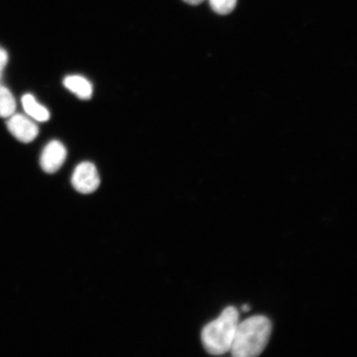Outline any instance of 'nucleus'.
<instances>
[{
	"instance_id": "obj_9",
	"label": "nucleus",
	"mask_w": 357,
	"mask_h": 357,
	"mask_svg": "<svg viewBox=\"0 0 357 357\" xmlns=\"http://www.w3.org/2000/svg\"><path fill=\"white\" fill-rule=\"evenodd\" d=\"M238 0H209L212 10L218 15H226L234 11Z\"/></svg>"
},
{
	"instance_id": "obj_5",
	"label": "nucleus",
	"mask_w": 357,
	"mask_h": 357,
	"mask_svg": "<svg viewBox=\"0 0 357 357\" xmlns=\"http://www.w3.org/2000/svg\"><path fill=\"white\" fill-rule=\"evenodd\" d=\"M66 149L59 141H52L45 146L40 164L45 172L52 174L59 169L66 159Z\"/></svg>"
},
{
	"instance_id": "obj_3",
	"label": "nucleus",
	"mask_w": 357,
	"mask_h": 357,
	"mask_svg": "<svg viewBox=\"0 0 357 357\" xmlns=\"http://www.w3.org/2000/svg\"><path fill=\"white\" fill-rule=\"evenodd\" d=\"M71 183L75 190L84 195L91 194L100 185V177L95 165L84 162L75 167Z\"/></svg>"
},
{
	"instance_id": "obj_1",
	"label": "nucleus",
	"mask_w": 357,
	"mask_h": 357,
	"mask_svg": "<svg viewBox=\"0 0 357 357\" xmlns=\"http://www.w3.org/2000/svg\"><path fill=\"white\" fill-rule=\"evenodd\" d=\"M272 331L269 319L255 315L239 323L231 354L235 357H255L264 351Z\"/></svg>"
},
{
	"instance_id": "obj_4",
	"label": "nucleus",
	"mask_w": 357,
	"mask_h": 357,
	"mask_svg": "<svg viewBox=\"0 0 357 357\" xmlns=\"http://www.w3.org/2000/svg\"><path fill=\"white\" fill-rule=\"evenodd\" d=\"M7 123L8 130L17 140L29 144L38 137L39 129L32 120L22 114H13Z\"/></svg>"
},
{
	"instance_id": "obj_7",
	"label": "nucleus",
	"mask_w": 357,
	"mask_h": 357,
	"mask_svg": "<svg viewBox=\"0 0 357 357\" xmlns=\"http://www.w3.org/2000/svg\"><path fill=\"white\" fill-rule=\"evenodd\" d=\"M22 106L26 114L39 122H46L50 113L44 106L38 104L32 95H25L22 99Z\"/></svg>"
},
{
	"instance_id": "obj_8",
	"label": "nucleus",
	"mask_w": 357,
	"mask_h": 357,
	"mask_svg": "<svg viewBox=\"0 0 357 357\" xmlns=\"http://www.w3.org/2000/svg\"><path fill=\"white\" fill-rule=\"evenodd\" d=\"M15 97L7 88L0 86V117L10 118L15 114Z\"/></svg>"
},
{
	"instance_id": "obj_2",
	"label": "nucleus",
	"mask_w": 357,
	"mask_h": 357,
	"mask_svg": "<svg viewBox=\"0 0 357 357\" xmlns=\"http://www.w3.org/2000/svg\"><path fill=\"white\" fill-rule=\"evenodd\" d=\"M239 323L238 310L233 306L226 307L218 319L203 328L201 340L204 349L213 356L230 351Z\"/></svg>"
},
{
	"instance_id": "obj_6",
	"label": "nucleus",
	"mask_w": 357,
	"mask_h": 357,
	"mask_svg": "<svg viewBox=\"0 0 357 357\" xmlns=\"http://www.w3.org/2000/svg\"><path fill=\"white\" fill-rule=\"evenodd\" d=\"M64 86L79 99L89 100L93 95V86L86 78L82 75H69L64 79Z\"/></svg>"
},
{
	"instance_id": "obj_10",
	"label": "nucleus",
	"mask_w": 357,
	"mask_h": 357,
	"mask_svg": "<svg viewBox=\"0 0 357 357\" xmlns=\"http://www.w3.org/2000/svg\"><path fill=\"white\" fill-rule=\"evenodd\" d=\"M8 53L3 48L0 47V73H2L4 66L8 63Z\"/></svg>"
},
{
	"instance_id": "obj_11",
	"label": "nucleus",
	"mask_w": 357,
	"mask_h": 357,
	"mask_svg": "<svg viewBox=\"0 0 357 357\" xmlns=\"http://www.w3.org/2000/svg\"><path fill=\"white\" fill-rule=\"evenodd\" d=\"M183 1L190 4V6H199V4L203 3L204 0H183Z\"/></svg>"
},
{
	"instance_id": "obj_12",
	"label": "nucleus",
	"mask_w": 357,
	"mask_h": 357,
	"mask_svg": "<svg viewBox=\"0 0 357 357\" xmlns=\"http://www.w3.org/2000/svg\"><path fill=\"white\" fill-rule=\"evenodd\" d=\"M242 310L244 312H248L250 310V307L248 305H245L243 306Z\"/></svg>"
}]
</instances>
